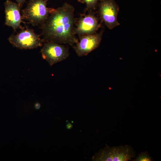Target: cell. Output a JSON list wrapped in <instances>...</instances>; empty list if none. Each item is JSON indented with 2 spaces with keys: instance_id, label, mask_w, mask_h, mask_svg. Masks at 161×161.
<instances>
[{
  "instance_id": "cell-11",
  "label": "cell",
  "mask_w": 161,
  "mask_h": 161,
  "mask_svg": "<svg viewBox=\"0 0 161 161\" xmlns=\"http://www.w3.org/2000/svg\"><path fill=\"white\" fill-rule=\"evenodd\" d=\"M133 161H152L153 160L152 157L147 151L142 152L134 159Z\"/></svg>"
},
{
  "instance_id": "cell-14",
  "label": "cell",
  "mask_w": 161,
  "mask_h": 161,
  "mask_svg": "<svg viewBox=\"0 0 161 161\" xmlns=\"http://www.w3.org/2000/svg\"><path fill=\"white\" fill-rule=\"evenodd\" d=\"M66 127L68 129H71L73 127L72 125L70 123H68L66 124Z\"/></svg>"
},
{
  "instance_id": "cell-9",
  "label": "cell",
  "mask_w": 161,
  "mask_h": 161,
  "mask_svg": "<svg viewBox=\"0 0 161 161\" xmlns=\"http://www.w3.org/2000/svg\"><path fill=\"white\" fill-rule=\"evenodd\" d=\"M6 25L12 27L15 31L21 27L22 17L20 7L18 4L7 0L4 3Z\"/></svg>"
},
{
  "instance_id": "cell-8",
  "label": "cell",
  "mask_w": 161,
  "mask_h": 161,
  "mask_svg": "<svg viewBox=\"0 0 161 161\" xmlns=\"http://www.w3.org/2000/svg\"><path fill=\"white\" fill-rule=\"evenodd\" d=\"M82 16L77 21L74 33L79 36L96 33L100 27L97 18L92 11Z\"/></svg>"
},
{
  "instance_id": "cell-1",
  "label": "cell",
  "mask_w": 161,
  "mask_h": 161,
  "mask_svg": "<svg viewBox=\"0 0 161 161\" xmlns=\"http://www.w3.org/2000/svg\"><path fill=\"white\" fill-rule=\"evenodd\" d=\"M74 8L65 2L56 9L50 8L46 21L42 24L44 42L67 44L73 46L78 41L74 33Z\"/></svg>"
},
{
  "instance_id": "cell-10",
  "label": "cell",
  "mask_w": 161,
  "mask_h": 161,
  "mask_svg": "<svg viewBox=\"0 0 161 161\" xmlns=\"http://www.w3.org/2000/svg\"><path fill=\"white\" fill-rule=\"evenodd\" d=\"M78 1L86 5V11L88 12L95 10L101 0H77Z\"/></svg>"
},
{
  "instance_id": "cell-4",
  "label": "cell",
  "mask_w": 161,
  "mask_h": 161,
  "mask_svg": "<svg viewBox=\"0 0 161 161\" xmlns=\"http://www.w3.org/2000/svg\"><path fill=\"white\" fill-rule=\"evenodd\" d=\"M9 42L14 47L21 49H31L41 47L44 42L34 31L26 28L8 38Z\"/></svg>"
},
{
  "instance_id": "cell-7",
  "label": "cell",
  "mask_w": 161,
  "mask_h": 161,
  "mask_svg": "<svg viewBox=\"0 0 161 161\" xmlns=\"http://www.w3.org/2000/svg\"><path fill=\"white\" fill-rule=\"evenodd\" d=\"M103 31L98 33L80 36L79 40L73 47L79 57L88 55L97 48L101 41Z\"/></svg>"
},
{
  "instance_id": "cell-3",
  "label": "cell",
  "mask_w": 161,
  "mask_h": 161,
  "mask_svg": "<svg viewBox=\"0 0 161 161\" xmlns=\"http://www.w3.org/2000/svg\"><path fill=\"white\" fill-rule=\"evenodd\" d=\"M49 0H29L27 7L22 11V18L33 25L42 24L47 19L50 8L47 6Z\"/></svg>"
},
{
  "instance_id": "cell-5",
  "label": "cell",
  "mask_w": 161,
  "mask_h": 161,
  "mask_svg": "<svg viewBox=\"0 0 161 161\" xmlns=\"http://www.w3.org/2000/svg\"><path fill=\"white\" fill-rule=\"evenodd\" d=\"M98 6L100 18L109 29L120 25L117 20L119 7L114 0H101Z\"/></svg>"
},
{
  "instance_id": "cell-12",
  "label": "cell",
  "mask_w": 161,
  "mask_h": 161,
  "mask_svg": "<svg viewBox=\"0 0 161 161\" xmlns=\"http://www.w3.org/2000/svg\"><path fill=\"white\" fill-rule=\"evenodd\" d=\"M17 4L19 5L20 7L22 4L24 3L25 0H16Z\"/></svg>"
},
{
  "instance_id": "cell-13",
  "label": "cell",
  "mask_w": 161,
  "mask_h": 161,
  "mask_svg": "<svg viewBox=\"0 0 161 161\" xmlns=\"http://www.w3.org/2000/svg\"><path fill=\"white\" fill-rule=\"evenodd\" d=\"M34 106L36 109H39L40 108L41 105L39 103H36L35 104Z\"/></svg>"
},
{
  "instance_id": "cell-6",
  "label": "cell",
  "mask_w": 161,
  "mask_h": 161,
  "mask_svg": "<svg viewBox=\"0 0 161 161\" xmlns=\"http://www.w3.org/2000/svg\"><path fill=\"white\" fill-rule=\"evenodd\" d=\"M43 58L51 66L66 59L69 55L68 48L59 43L47 42L41 50Z\"/></svg>"
},
{
  "instance_id": "cell-2",
  "label": "cell",
  "mask_w": 161,
  "mask_h": 161,
  "mask_svg": "<svg viewBox=\"0 0 161 161\" xmlns=\"http://www.w3.org/2000/svg\"><path fill=\"white\" fill-rule=\"evenodd\" d=\"M136 152L131 145H106L92 157L94 161H127L135 157Z\"/></svg>"
}]
</instances>
